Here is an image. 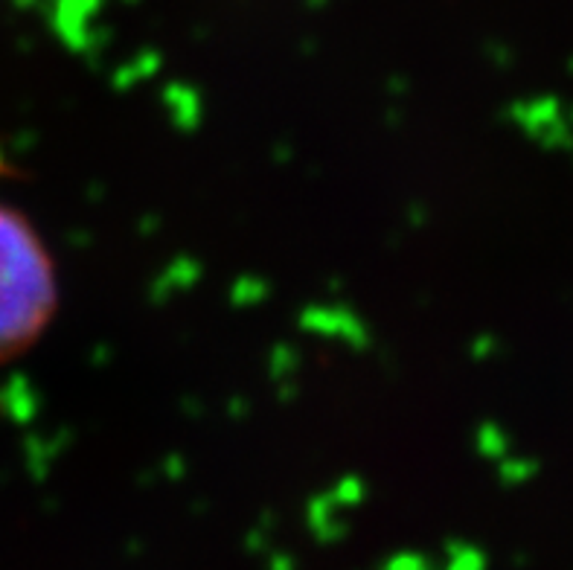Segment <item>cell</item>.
<instances>
[{"label": "cell", "mask_w": 573, "mask_h": 570, "mask_svg": "<svg viewBox=\"0 0 573 570\" xmlns=\"http://www.w3.org/2000/svg\"><path fill=\"white\" fill-rule=\"evenodd\" d=\"M0 175H4V154H0Z\"/></svg>", "instance_id": "cell-2"}, {"label": "cell", "mask_w": 573, "mask_h": 570, "mask_svg": "<svg viewBox=\"0 0 573 570\" xmlns=\"http://www.w3.org/2000/svg\"><path fill=\"white\" fill-rule=\"evenodd\" d=\"M58 309L50 250L24 213L0 201V364L27 353Z\"/></svg>", "instance_id": "cell-1"}]
</instances>
